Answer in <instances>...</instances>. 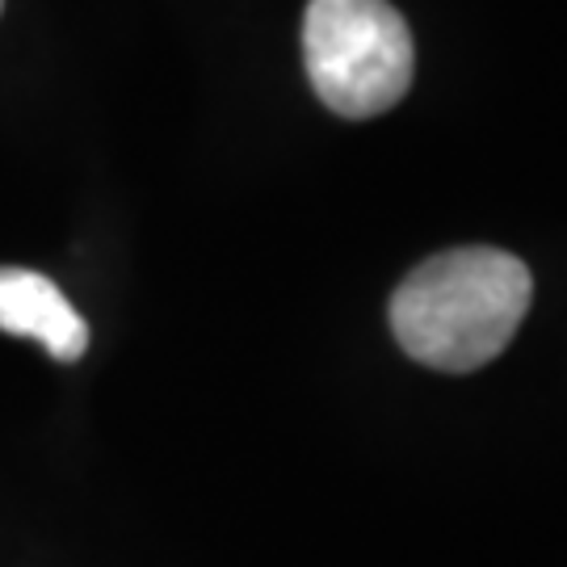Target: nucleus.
<instances>
[{"label": "nucleus", "instance_id": "3", "mask_svg": "<svg viewBox=\"0 0 567 567\" xmlns=\"http://www.w3.org/2000/svg\"><path fill=\"white\" fill-rule=\"evenodd\" d=\"M0 332L39 341L55 362H81L89 349V324L63 290L34 269H0Z\"/></svg>", "mask_w": 567, "mask_h": 567}, {"label": "nucleus", "instance_id": "1", "mask_svg": "<svg viewBox=\"0 0 567 567\" xmlns=\"http://www.w3.org/2000/svg\"><path fill=\"white\" fill-rule=\"evenodd\" d=\"M534 278L505 248H450L408 274L391 295V332L412 362L446 374L487 365L522 328Z\"/></svg>", "mask_w": 567, "mask_h": 567}, {"label": "nucleus", "instance_id": "2", "mask_svg": "<svg viewBox=\"0 0 567 567\" xmlns=\"http://www.w3.org/2000/svg\"><path fill=\"white\" fill-rule=\"evenodd\" d=\"M303 63L316 97L341 118H379L412 89V30L386 0H311Z\"/></svg>", "mask_w": 567, "mask_h": 567}, {"label": "nucleus", "instance_id": "4", "mask_svg": "<svg viewBox=\"0 0 567 567\" xmlns=\"http://www.w3.org/2000/svg\"><path fill=\"white\" fill-rule=\"evenodd\" d=\"M0 9H4V0H0Z\"/></svg>", "mask_w": 567, "mask_h": 567}]
</instances>
